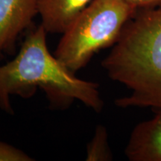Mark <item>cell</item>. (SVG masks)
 <instances>
[{
	"mask_svg": "<svg viewBox=\"0 0 161 161\" xmlns=\"http://www.w3.org/2000/svg\"><path fill=\"white\" fill-rule=\"evenodd\" d=\"M47 31L40 24L29 32L15 57L0 66V109L14 110L11 96L30 98L38 88L45 92L52 109H68L78 100L96 113L103 109L98 84L76 77L47 46Z\"/></svg>",
	"mask_w": 161,
	"mask_h": 161,
	"instance_id": "obj_1",
	"label": "cell"
},
{
	"mask_svg": "<svg viewBox=\"0 0 161 161\" xmlns=\"http://www.w3.org/2000/svg\"><path fill=\"white\" fill-rule=\"evenodd\" d=\"M112 47L102 67L130 90L116 105L161 109V7L136 10Z\"/></svg>",
	"mask_w": 161,
	"mask_h": 161,
	"instance_id": "obj_2",
	"label": "cell"
},
{
	"mask_svg": "<svg viewBox=\"0 0 161 161\" xmlns=\"http://www.w3.org/2000/svg\"><path fill=\"white\" fill-rule=\"evenodd\" d=\"M136 11L125 0H92L62 34L54 55L76 73L117 42Z\"/></svg>",
	"mask_w": 161,
	"mask_h": 161,
	"instance_id": "obj_3",
	"label": "cell"
},
{
	"mask_svg": "<svg viewBox=\"0 0 161 161\" xmlns=\"http://www.w3.org/2000/svg\"><path fill=\"white\" fill-rule=\"evenodd\" d=\"M38 14V0H0V61L15 55L17 41Z\"/></svg>",
	"mask_w": 161,
	"mask_h": 161,
	"instance_id": "obj_4",
	"label": "cell"
},
{
	"mask_svg": "<svg viewBox=\"0 0 161 161\" xmlns=\"http://www.w3.org/2000/svg\"><path fill=\"white\" fill-rule=\"evenodd\" d=\"M125 154L130 161H161V109L152 119L136 125Z\"/></svg>",
	"mask_w": 161,
	"mask_h": 161,
	"instance_id": "obj_5",
	"label": "cell"
},
{
	"mask_svg": "<svg viewBox=\"0 0 161 161\" xmlns=\"http://www.w3.org/2000/svg\"><path fill=\"white\" fill-rule=\"evenodd\" d=\"M92 0H38L41 25L50 34H63Z\"/></svg>",
	"mask_w": 161,
	"mask_h": 161,
	"instance_id": "obj_6",
	"label": "cell"
},
{
	"mask_svg": "<svg viewBox=\"0 0 161 161\" xmlns=\"http://www.w3.org/2000/svg\"><path fill=\"white\" fill-rule=\"evenodd\" d=\"M112 152L108 144L107 128L103 125L96 127L95 134L86 146V161L111 160Z\"/></svg>",
	"mask_w": 161,
	"mask_h": 161,
	"instance_id": "obj_7",
	"label": "cell"
},
{
	"mask_svg": "<svg viewBox=\"0 0 161 161\" xmlns=\"http://www.w3.org/2000/svg\"><path fill=\"white\" fill-rule=\"evenodd\" d=\"M33 158L24 151L8 142L0 141V161H33Z\"/></svg>",
	"mask_w": 161,
	"mask_h": 161,
	"instance_id": "obj_8",
	"label": "cell"
},
{
	"mask_svg": "<svg viewBox=\"0 0 161 161\" xmlns=\"http://www.w3.org/2000/svg\"><path fill=\"white\" fill-rule=\"evenodd\" d=\"M136 10L151 9L161 7V0H125Z\"/></svg>",
	"mask_w": 161,
	"mask_h": 161,
	"instance_id": "obj_9",
	"label": "cell"
}]
</instances>
